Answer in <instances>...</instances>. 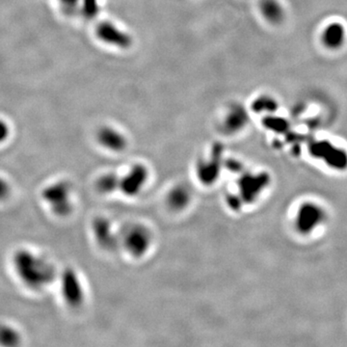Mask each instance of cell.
I'll use <instances>...</instances> for the list:
<instances>
[{
	"label": "cell",
	"mask_w": 347,
	"mask_h": 347,
	"mask_svg": "<svg viewBox=\"0 0 347 347\" xmlns=\"http://www.w3.org/2000/svg\"><path fill=\"white\" fill-rule=\"evenodd\" d=\"M11 265L20 284L34 292L42 291L57 281V269L53 262L27 248L13 253Z\"/></svg>",
	"instance_id": "6da1fadb"
},
{
	"label": "cell",
	"mask_w": 347,
	"mask_h": 347,
	"mask_svg": "<svg viewBox=\"0 0 347 347\" xmlns=\"http://www.w3.org/2000/svg\"><path fill=\"white\" fill-rule=\"evenodd\" d=\"M41 199L56 217H67L75 210L73 186L66 180L48 183L41 190Z\"/></svg>",
	"instance_id": "7a4b0ae2"
},
{
	"label": "cell",
	"mask_w": 347,
	"mask_h": 347,
	"mask_svg": "<svg viewBox=\"0 0 347 347\" xmlns=\"http://www.w3.org/2000/svg\"><path fill=\"white\" fill-rule=\"evenodd\" d=\"M154 236L143 224L133 223L120 231V246L134 259H141L151 250Z\"/></svg>",
	"instance_id": "3957f363"
},
{
	"label": "cell",
	"mask_w": 347,
	"mask_h": 347,
	"mask_svg": "<svg viewBox=\"0 0 347 347\" xmlns=\"http://www.w3.org/2000/svg\"><path fill=\"white\" fill-rule=\"evenodd\" d=\"M326 213L324 209L314 201L301 202L294 212L293 228L302 236L315 233L324 224Z\"/></svg>",
	"instance_id": "277c9868"
},
{
	"label": "cell",
	"mask_w": 347,
	"mask_h": 347,
	"mask_svg": "<svg viewBox=\"0 0 347 347\" xmlns=\"http://www.w3.org/2000/svg\"><path fill=\"white\" fill-rule=\"evenodd\" d=\"M60 293L63 302L68 308H80L85 302V287L78 272L73 267H66L58 273Z\"/></svg>",
	"instance_id": "5b68a950"
},
{
	"label": "cell",
	"mask_w": 347,
	"mask_h": 347,
	"mask_svg": "<svg viewBox=\"0 0 347 347\" xmlns=\"http://www.w3.org/2000/svg\"><path fill=\"white\" fill-rule=\"evenodd\" d=\"M149 179V170L144 165L134 164L124 175L120 176L119 191L126 197H136L144 190Z\"/></svg>",
	"instance_id": "8992f818"
},
{
	"label": "cell",
	"mask_w": 347,
	"mask_h": 347,
	"mask_svg": "<svg viewBox=\"0 0 347 347\" xmlns=\"http://www.w3.org/2000/svg\"><path fill=\"white\" fill-rule=\"evenodd\" d=\"M93 237L96 244L106 251H112L120 246V231H116L112 222L99 216L94 218L91 224Z\"/></svg>",
	"instance_id": "52a82bcc"
},
{
	"label": "cell",
	"mask_w": 347,
	"mask_h": 347,
	"mask_svg": "<svg viewBox=\"0 0 347 347\" xmlns=\"http://www.w3.org/2000/svg\"><path fill=\"white\" fill-rule=\"evenodd\" d=\"M319 40L325 49L333 52L338 51L346 44V26L341 21H331L321 30Z\"/></svg>",
	"instance_id": "ba28073f"
},
{
	"label": "cell",
	"mask_w": 347,
	"mask_h": 347,
	"mask_svg": "<svg viewBox=\"0 0 347 347\" xmlns=\"http://www.w3.org/2000/svg\"><path fill=\"white\" fill-rule=\"evenodd\" d=\"M96 34L101 42L113 47L125 49L131 45V38L129 35L108 21H103L97 25Z\"/></svg>",
	"instance_id": "9c48e42d"
},
{
	"label": "cell",
	"mask_w": 347,
	"mask_h": 347,
	"mask_svg": "<svg viewBox=\"0 0 347 347\" xmlns=\"http://www.w3.org/2000/svg\"><path fill=\"white\" fill-rule=\"evenodd\" d=\"M96 141L103 149L112 153H121L127 145L123 133L111 126H102L96 133Z\"/></svg>",
	"instance_id": "30bf717a"
},
{
	"label": "cell",
	"mask_w": 347,
	"mask_h": 347,
	"mask_svg": "<svg viewBox=\"0 0 347 347\" xmlns=\"http://www.w3.org/2000/svg\"><path fill=\"white\" fill-rule=\"evenodd\" d=\"M192 195L190 190L182 184L171 188L166 197L168 207L175 212L184 211L191 202Z\"/></svg>",
	"instance_id": "8fae6325"
},
{
	"label": "cell",
	"mask_w": 347,
	"mask_h": 347,
	"mask_svg": "<svg viewBox=\"0 0 347 347\" xmlns=\"http://www.w3.org/2000/svg\"><path fill=\"white\" fill-rule=\"evenodd\" d=\"M248 122V115L246 111L238 107L234 106L230 109L228 114L224 120V127L228 132H238Z\"/></svg>",
	"instance_id": "7c38bea8"
},
{
	"label": "cell",
	"mask_w": 347,
	"mask_h": 347,
	"mask_svg": "<svg viewBox=\"0 0 347 347\" xmlns=\"http://www.w3.org/2000/svg\"><path fill=\"white\" fill-rule=\"evenodd\" d=\"M260 10L262 17L270 23L278 24L285 19V10L278 0H261Z\"/></svg>",
	"instance_id": "4fadbf2b"
},
{
	"label": "cell",
	"mask_w": 347,
	"mask_h": 347,
	"mask_svg": "<svg viewBox=\"0 0 347 347\" xmlns=\"http://www.w3.org/2000/svg\"><path fill=\"white\" fill-rule=\"evenodd\" d=\"M119 182L120 176L118 174L109 172L99 176L96 179L95 186L99 194L110 195L119 191Z\"/></svg>",
	"instance_id": "5bb4252c"
},
{
	"label": "cell",
	"mask_w": 347,
	"mask_h": 347,
	"mask_svg": "<svg viewBox=\"0 0 347 347\" xmlns=\"http://www.w3.org/2000/svg\"><path fill=\"white\" fill-rule=\"evenodd\" d=\"M22 337L19 330L15 326L0 323V345L1 346H18L21 343Z\"/></svg>",
	"instance_id": "9a60e30c"
},
{
	"label": "cell",
	"mask_w": 347,
	"mask_h": 347,
	"mask_svg": "<svg viewBox=\"0 0 347 347\" xmlns=\"http://www.w3.org/2000/svg\"><path fill=\"white\" fill-rule=\"evenodd\" d=\"M82 12L86 19L96 18L98 13V0H82Z\"/></svg>",
	"instance_id": "2e32d148"
},
{
	"label": "cell",
	"mask_w": 347,
	"mask_h": 347,
	"mask_svg": "<svg viewBox=\"0 0 347 347\" xmlns=\"http://www.w3.org/2000/svg\"><path fill=\"white\" fill-rule=\"evenodd\" d=\"M276 101L270 97L261 96L254 102L253 108L260 111H273L276 109Z\"/></svg>",
	"instance_id": "e0dca14e"
},
{
	"label": "cell",
	"mask_w": 347,
	"mask_h": 347,
	"mask_svg": "<svg viewBox=\"0 0 347 347\" xmlns=\"http://www.w3.org/2000/svg\"><path fill=\"white\" fill-rule=\"evenodd\" d=\"M12 194V186L8 180L0 176V202H5Z\"/></svg>",
	"instance_id": "ac0fdd59"
},
{
	"label": "cell",
	"mask_w": 347,
	"mask_h": 347,
	"mask_svg": "<svg viewBox=\"0 0 347 347\" xmlns=\"http://www.w3.org/2000/svg\"><path fill=\"white\" fill-rule=\"evenodd\" d=\"M10 136L9 125L0 120V144L6 142Z\"/></svg>",
	"instance_id": "d6986e66"
},
{
	"label": "cell",
	"mask_w": 347,
	"mask_h": 347,
	"mask_svg": "<svg viewBox=\"0 0 347 347\" xmlns=\"http://www.w3.org/2000/svg\"><path fill=\"white\" fill-rule=\"evenodd\" d=\"M63 8L67 11V13L73 12L77 8V4L79 0H60Z\"/></svg>",
	"instance_id": "ffe728a7"
}]
</instances>
